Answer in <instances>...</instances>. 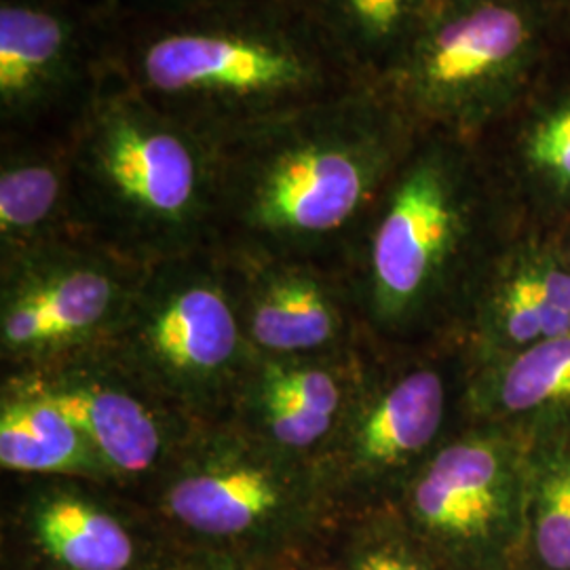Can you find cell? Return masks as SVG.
Here are the masks:
<instances>
[{
  "mask_svg": "<svg viewBox=\"0 0 570 570\" xmlns=\"http://www.w3.org/2000/svg\"><path fill=\"white\" fill-rule=\"evenodd\" d=\"M419 136L383 82L362 81L216 140L218 245L313 263L355 249Z\"/></svg>",
  "mask_w": 570,
  "mask_h": 570,
  "instance_id": "obj_1",
  "label": "cell"
},
{
  "mask_svg": "<svg viewBox=\"0 0 570 570\" xmlns=\"http://www.w3.org/2000/svg\"><path fill=\"white\" fill-rule=\"evenodd\" d=\"M106 72L212 140L364 81L303 0H207L108 21Z\"/></svg>",
  "mask_w": 570,
  "mask_h": 570,
  "instance_id": "obj_2",
  "label": "cell"
},
{
  "mask_svg": "<svg viewBox=\"0 0 570 570\" xmlns=\"http://www.w3.org/2000/svg\"><path fill=\"white\" fill-rule=\"evenodd\" d=\"M82 235L140 263L218 245V148L117 81L66 134Z\"/></svg>",
  "mask_w": 570,
  "mask_h": 570,
  "instance_id": "obj_3",
  "label": "cell"
},
{
  "mask_svg": "<svg viewBox=\"0 0 570 570\" xmlns=\"http://www.w3.org/2000/svg\"><path fill=\"white\" fill-rule=\"evenodd\" d=\"M556 16L553 0H435L383 85L421 131L480 144L537 91Z\"/></svg>",
  "mask_w": 570,
  "mask_h": 570,
  "instance_id": "obj_4",
  "label": "cell"
},
{
  "mask_svg": "<svg viewBox=\"0 0 570 570\" xmlns=\"http://www.w3.org/2000/svg\"><path fill=\"white\" fill-rule=\"evenodd\" d=\"M482 144L421 131L355 245L379 317L400 322L473 258L489 225Z\"/></svg>",
  "mask_w": 570,
  "mask_h": 570,
  "instance_id": "obj_5",
  "label": "cell"
},
{
  "mask_svg": "<svg viewBox=\"0 0 570 570\" xmlns=\"http://www.w3.org/2000/svg\"><path fill=\"white\" fill-rule=\"evenodd\" d=\"M529 463L501 433H473L435 452L410 482V534L450 570H522Z\"/></svg>",
  "mask_w": 570,
  "mask_h": 570,
  "instance_id": "obj_6",
  "label": "cell"
},
{
  "mask_svg": "<svg viewBox=\"0 0 570 570\" xmlns=\"http://www.w3.org/2000/svg\"><path fill=\"white\" fill-rule=\"evenodd\" d=\"M108 20L85 0H0V134L66 136L102 87Z\"/></svg>",
  "mask_w": 570,
  "mask_h": 570,
  "instance_id": "obj_7",
  "label": "cell"
},
{
  "mask_svg": "<svg viewBox=\"0 0 570 570\" xmlns=\"http://www.w3.org/2000/svg\"><path fill=\"white\" fill-rule=\"evenodd\" d=\"M140 265L82 235H66L4 261L2 346L32 357L94 336L129 296Z\"/></svg>",
  "mask_w": 570,
  "mask_h": 570,
  "instance_id": "obj_8",
  "label": "cell"
},
{
  "mask_svg": "<svg viewBox=\"0 0 570 570\" xmlns=\"http://www.w3.org/2000/svg\"><path fill=\"white\" fill-rule=\"evenodd\" d=\"M233 254L223 245L146 268L142 313L131 346L167 385L199 393L225 383L242 353V332L226 289Z\"/></svg>",
  "mask_w": 570,
  "mask_h": 570,
  "instance_id": "obj_9",
  "label": "cell"
},
{
  "mask_svg": "<svg viewBox=\"0 0 570 570\" xmlns=\"http://www.w3.org/2000/svg\"><path fill=\"white\" fill-rule=\"evenodd\" d=\"M75 233L81 230L75 212L66 136L2 138V261Z\"/></svg>",
  "mask_w": 570,
  "mask_h": 570,
  "instance_id": "obj_10",
  "label": "cell"
},
{
  "mask_svg": "<svg viewBox=\"0 0 570 570\" xmlns=\"http://www.w3.org/2000/svg\"><path fill=\"white\" fill-rule=\"evenodd\" d=\"M289 478L263 459L220 456L183 473L167 492V508L186 529L242 537L284 515L294 499Z\"/></svg>",
  "mask_w": 570,
  "mask_h": 570,
  "instance_id": "obj_11",
  "label": "cell"
},
{
  "mask_svg": "<svg viewBox=\"0 0 570 570\" xmlns=\"http://www.w3.org/2000/svg\"><path fill=\"white\" fill-rule=\"evenodd\" d=\"M446 414V383L440 372L419 367L374 395L346 435V475L381 480L428 452Z\"/></svg>",
  "mask_w": 570,
  "mask_h": 570,
  "instance_id": "obj_12",
  "label": "cell"
},
{
  "mask_svg": "<svg viewBox=\"0 0 570 570\" xmlns=\"http://www.w3.org/2000/svg\"><path fill=\"white\" fill-rule=\"evenodd\" d=\"M242 258L254 273L249 336L256 345L273 353H305L336 338L341 320L317 263Z\"/></svg>",
  "mask_w": 570,
  "mask_h": 570,
  "instance_id": "obj_13",
  "label": "cell"
},
{
  "mask_svg": "<svg viewBox=\"0 0 570 570\" xmlns=\"http://www.w3.org/2000/svg\"><path fill=\"white\" fill-rule=\"evenodd\" d=\"M32 393L60 407L81 429L104 469L144 473L164 452L159 419L127 391L104 383H63Z\"/></svg>",
  "mask_w": 570,
  "mask_h": 570,
  "instance_id": "obj_14",
  "label": "cell"
},
{
  "mask_svg": "<svg viewBox=\"0 0 570 570\" xmlns=\"http://www.w3.org/2000/svg\"><path fill=\"white\" fill-rule=\"evenodd\" d=\"M497 131L505 134V164L530 202L570 214V85L537 87Z\"/></svg>",
  "mask_w": 570,
  "mask_h": 570,
  "instance_id": "obj_15",
  "label": "cell"
},
{
  "mask_svg": "<svg viewBox=\"0 0 570 570\" xmlns=\"http://www.w3.org/2000/svg\"><path fill=\"white\" fill-rule=\"evenodd\" d=\"M364 81L385 82L435 0H303Z\"/></svg>",
  "mask_w": 570,
  "mask_h": 570,
  "instance_id": "obj_16",
  "label": "cell"
},
{
  "mask_svg": "<svg viewBox=\"0 0 570 570\" xmlns=\"http://www.w3.org/2000/svg\"><path fill=\"white\" fill-rule=\"evenodd\" d=\"M0 463L21 473H91L104 469L81 429L37 393L2 407Z\"/></svg>",
  "mask_w": 570,
  "mask_h": 570,
  "instance_id": "obj_17",
  "label": "cell"
},
{
  "mask_svg": "<svg viewBox=\"0 0 570 570\" xmlns=\"http://www.w3.org/2000/svg\"><path fill=\"white\" fill-rule=\"evenodd\" d=\"M341 406L343 387L326 367H271L261 387L263 425L279 449H313L326 440Z\"/></svg>",
  "mask_w": 570,
  "mask_h": 570,
  "instance_id": "obj_18",
  "label": "cell"
},
{
  "mask_svg": "<svg viewBox=\"0 0 570 570\" xmlns=\"http://www.w3.org/2000/svg\"><path fill=\"white\" fill-rule=\"evenodd\" d=\"M35 534L66 569L125 570L134 560L129 532L110 513L77 497H53L39 505Z\"/></svg>",
  "mask_w": 570,
  "mask_h": 570,
  "instance_id": "obj_19",
  "label": "cell"
},
{
  "mask_svg": "<svg viewBox=\"0 0 570 570\" xmlns=\"http://www.w3.org/2000/svg\"><path fill=\"white\" fill-rule=\"evenodd\" d=\"M487 400L501 416H556L570 410V332L511 353L490 372Z\"/></svg>",
  "mask_w": 570,
  "mask_h": 570,
  "instance_id": "obj_20",
  "label": "cell"
},
{
  "mask_svg": "<svg viewBox=\"0 0 570 570\" xmlns=\"http://www.w3.org/2000/svg\"><path fill=\"white\" fill-rule=\"evenodd\" d=\"M522 570H570V442L529 463Z\"/></svg>",
  "mask_w": 570,
  "mask_h": 570,
  "instance_id": "obj_21",
  "label": "cell"
},
{
  "mask_svg": "<svg viewBox=\"0 0 570 570\" xmlns=\"http://www.w3.org/2000/svg\"><path fill=\"white\" fill-rule=\"evenodd\" d=\"M489 303L490 330L510 355L543 341V315L513 247L497 265Z\"/></svg>",
  "mask_w": 570,
  "mask_h": 570,
  "instance_id": "obj_22",
  "label": "cell"
},
{
  "mask_svg": "<svg viewBox=\"0 0 570 570\" xmlns=\"http://www.w3.org/2000/svg\"><path fill=\"white\" fill-rule=\"evenodd\" d=\"M353 570H450L419 543L407 539H383L366 546L355 556Z\"/></svg>",
  "mask_w": 570,
  "mask_h": 570,
  "instance_id": "obj_23",
  "label": "cell"
},
{
  "mask_svg": "<svg viewBox=\"0 0 570 570\" xmlns=\"http://www.w3.org/2000/svg\"><path fill=\"white\" fill-rule=\"evenodd\" d=\"M108 21L140 20L165 16L202 4L207 0H85Z\"/></svg>",
  "mask_w": 570,
  "mask_h": 570,
  "instance_id": "obj_24",
  "label": "cell"
},
{
  "mask_svg": "<svg viewBox=\"0 0 570 570\" xmlns=\"http://www.w3.org/2000/svg\"><path fill=\"white\" fill-rule=\"evenodd\" d=\"M558 7V13L570 20V0H553Z\"/></svg>",
  "mask_w": 570,
  "mask_h": 570,
  "instance_id": "obj_25",
  "label": "cell"
}]
</instances>
